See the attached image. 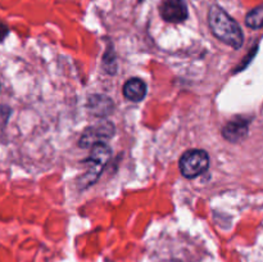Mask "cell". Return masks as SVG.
Returning a JSON list of instances; mask_svg holds the SVG:
<instances>
[{
    "mask_svg": "<svg viewBox=\"0 0 263 262\" xmlns=\"http://www.w3.org/2000/svg\"><path fill=\"white\" fill-rule=\"evenodd\" d=\"M10 116V108L7 105H0V128H3L7 123Z\"/></svg>",
    "mask_w": 263,
    "mask_h": 262,
    "instance_id": "30bf717a",
    "label": "cell"
},
{
    "mask_svg": "<svg viewBox=\"0 0 263 262\" xmlns=\"http://www.w3.org/2000/svg\"><path fill=\"white\" fill-rule=\"evenodd\" d=\"M210 166V156L202 149H192L185 152L179 162V169L182 176L186 179H194L205 172Z\"/></svg>",
    "mask_w": 263,
    "mask_h": 262,
    "instance_id": "3957f363",
    "label": "cell"
},
{
    "mask_svg": "<svg viewBox=\"0 0 263 262\" xmlns=\"http://www.w3.org/2000/svg\"><path fill=\"white\" fill-rule=\"evenodd\" d=\"M249 122L251 121L244 117H236L229 121L222 127V136L230 143H239L248 135Z\"/></svg>",
    "mask_w": 263,
    "mask_h": 262,
    "instance_id": "8992f818",
    "label": "cell"
},
{
    "mask_svg": "<svg viewBox=\"0 0 263 262\" xmlns=\"http://www.w3.org/2000/svg\"><path fill=\"white\" fill-rule=\"evenodd\" d=\"M159 14L166 22L181 23L187 18V5L185 0H162Z\"/></svg>",
    "mask_w": 263,
    "mask_h": 262,
    "instance_id": "5b68a950",
    "label": "cell"
},
{
    "mask_svg": "<svg viewBox=\"0 0 263 262\" xmlns=\"http://www.w3.org/2000/svg\"><path fill=\"white\" fill-rule=\"evenodd\" d=\"M115 131L116 127L112 122H109V121H100V122L87 127L82 133L81 138H80V146L89 148V146H92L94 144L108 140V139H110L115 135Z\"/></svg>",
    "mask_w": 263,
    "mask_h": 262,
    "instance_id": "277c9868",
    "label": "cell"
},
{
    "mask_svg": "<svg viewBox=\"0 0 263 262\" xmlns=\"http://www.w3.org/2000/svg\"><path fill=\"white\" fill-rule=\"evenodd\" d=\"M208 25L213 35L234 49H240L244 35L240 26L218 5H212L208 12Z\"/></svg>",
    "mask_w": 263,
    "mask_h": 262,
    "instance_id": "6da1fadb",
    "label": "cell"
},
{
    "mask_svg": "<svg viewBox=\"0 0 263 262\" xmlns=\"http://www.w3.org/2000/svg\"><path fill=\"white\" fill-rule=\"evenodd\" d=\"M113 102L105 95H91L87 102V108L90 113L97 117H105L113 112Z\"/></svg>",
    "mask_w": 263,
    "mask_h": 262,
    "instance_id": "52a82bcc",
    "label": "cell"
},
{
    "mask_svg": "<svg viewBox=\"0 0 263 262\" xmlns=\"http://www.w3.org/2000/svg\"><path fill=\"white\" fill-rule=\"evenodd\" d=\"M110 156H112V149L104 141L97 143L91 146V153H90L89 158L84 161L85 166H86V172L80 179L79 185L81 189H85L97 181L104 166L109 161Z\"/></svg>",
    "mask_w": 263,
    "mask_h": 262,
    "instance_id": "7a4b0ae2",
    "label": "cell"
},
{
    "mask_svg": "<svg viewBox=\"0 0 263 262\" xmlns=\"http://www.w3.org/2000/svg\"><path fill=\"white\" fill-rule=\"evenodd\" d=\"M246 23L248 27L254 28V30L263 27V5L254 8L247 14Z\"/></svg>",
    "mask_w": 263,
    "mask_h": 262,
    "instance_id": "9c48e42d",
    "label": "cell"
},
{
    "mask_svg": "<svg viewBox=\"0 0 263 262\" xmlns=\"http://www.w3.org/2000/svg\"><path fill=\"white\" fill-rule=\"evenodd\" d=\"M8 33H9V28H8V26L4 25V23H0V43L7 38Z\"/></svg>",
    "mask_w": 263,
    "mask_h": 262,
    "instance_id": "8fae6325",
    "label": "cell"
},
{
    "mask_svg": "<svg viewBox=\"0 0 263 262\" xmlns=\"http://www.w3.org/2000/svg\"><path fill=\"white\" fill-rule=\"evenodd\" d=\"M123 95L131 102H141L146 95V84L141 79H130L123 85Z\"/></svg>",
    "mask_w": 263,
    "mask_h": 262,
    "instance_id": "ba28073f",
    "label": "cell"
},
{
    "mask_svg": "<svg viewBox=\"0 0 263 262\" xmlns=\"http://www.w3.org/2000/svg\"><path fill=\"white\" fill-rule=\"evenodd\" d=\"M139 2H143V0H139Z\"/></svg>",
    "mask_w": 263,
    "mask_h": 262,
    "instance_id": "7c38bea8",
    "label": "cell"
}]
</instances>
